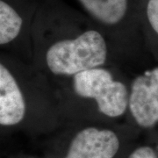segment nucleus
I'll return each mask as SVG.
<instances>
[{
	"label": "nucleus",
	"mask_w": 158,
	"mask_h": 158,
	"mask_svg": "<svg viewBox=\"0 0 158 158\" xmlns=\"http://www.w3.org/2000/svg\"><path fill=\"white\" fill-rule=\"evenodd\" d=\"M39 43L46 70L56 77H71L87 69L106 65L109 45L106 35L95 27L69 35H48Z\"/></svg>",
	"instance_id": "1"
},
{
	"label": "nucleus",
	"mask_w": 158,
	"mask_h": 158,
	"mask_svg": "<svg viewBox=\"0 0 158 158\" xmlns=\"http://www.w3.org/2000/svg\"><path fill=\"white\" fill-rule=\"evenodd\" d=\"M74 94L95 102L97 110L108 118H118L128 111L129 88L114 78L110 69L98 67L71 77Z\"/></svg>",
	"instance_id": "2"
},
{
	"label": "nucleus",
	"mask_w": 158,
	"mask_h": 158,
	"mask_svg": "<svg viewBox=\"0 0 158 158\" xmlns=\"http://www.w3.org/2000/svg\"><path fill=\"white\" fill-rule=\"evenodd\" d=\"M128 111L138 126L152 127L158 123V67L138 75L129 88Z\"/></svg>",
	"instance_id": "3"
},
{
	"label": "nucleus",
	"mask_w": 158,
	"mask_h": 158,
	"mask_svg": "<svg viewBox=\"0 0 158 158\" xmlns=\"http://www.w3.org/2000/svg\"><path fill=\"white\" fill-rule=\"evenodd\" d=\"M27 91L13 69L0 63V125L12 127L25 120L29 110Z\"/></svg>",
	"instance_id": "4"
},
{
	"label": "nucleus",
	"mask_w": 158,
	"mask_h": 158,
	"mask_svg": "<svg viewBox=\"0 0 158 158\" xmlns=\"http://www.w3.org/2000/svg\"><path fill=\"white\" fill-rule=\"evenodd\" d=\"M119 148L113 130L88 127L74 136L64 158H113Z\"/></svg>",
	"instance_id": "5"
},
{
	"label": "nucleus",
	"mask_w": 158,
	"mask_h": 158,
	"mask_svg": "<svg viewBox=\"0 0 158 158\" xmlns=\"http://www.w3.org/2000/svg\"><path fill=\"white\" fill-rule=\"evenodd\" d=\"M95 23L113 32L123 27L130 18L132 0H77Z\"/></svg>",
	"instance_id": "6"
},
{
	"label": "nucleus",
	"mask_w": 158,
	"mask_h": 158,
	"mask_svg": "<svg viewBox=\"0 0 158 158\" xmlns=\"http://www.w3.org/2000/svg\"><path fill=\"white\" fill-rule=\"evenodd\" d=\"M25 26L24 18L7 0H0V45L6 47L19 39Z\"/></svg>",
	"instance_id": "7"
},
{
	"label": "nucleus",
	"mask_w": 158,
	"mask_h": 158,
	"mask_svg": "<svg viewBox=\"0 0 158 158\" xmlns=\"http://www.w3.org/2000/svg\"><path fill=\"white\" fill-rule=\"evenodd\" d=\"M144 11L149 27L158 35V0H148Z\"/></svg>",
	"instance_id": "8"
},
{
	"label": "nucleus",
	"mask_w": 158,
	"mask_h": 158,
	"mask_svg": "<svg viewBox=\"0 0 158 158\" xmlns=\"http://www.w3.org/2000/svg\"><path fill=\"white\" fill-rule=\"evenodd\" d=\"M128 158H158L156 153L152 148L148 146H142V147L136 148L133 152L130 154Z\"/></svg>",
	"instance_id": "9"
}]
</instances>
